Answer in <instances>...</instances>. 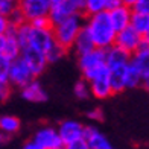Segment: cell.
Instances as JSON below:
<instances>
[{
    "label": "cell",
    "instance_id": "6da1fadb",
    "mask_svg": "<svg viewBox=\"0 0 149 149\" xmlns=\"http://www.w3.org/2000/svg\"><path fill=\"white\" fill-rule=\"evenodd\" d=\"M84 28L88 32V35L91 37L93 43L97 49L108 50L110 47L116 44L117 31L114 29V26L111 23L108 11L100 12V14H96V15L85 17Z\"/></svg>",
    "mask_w": 149,
    "mask_h": 149
},
{
    "label": "cell",
    "instance_id": "7a4b0ae2",
    "mask_svg": "<svg viewBox=\"0 0 149 149\" xmlns=\"http://www.w3.org/2000/svg\"><path fill=\"white\" fill-rule=\"evenodd\" d=\"M84 24H85L84 14L73 15L70 18L64 20L63 23L55 24L52 29H53V37H55L56 44L64 47L65 50L72 49L74 41H76V38H78V35L81 33V31L84 29Z\"/></svg>",
    "mask_w": 149,
    "mask_h": 149
},
{
    "label": "cell",
    "instance_id": "3957f363",
    "mask_svg": "<svg viewBox=\"0 0 149 149\" xmlns=\"http://www.w3.org/2000/svg\"><path fill=\"white\" fill-rule=\"evenodd\" d=\"M50 8V0H18V9L28 23L41 17H49Z\"/></svg>",
    "mask_w": 149,
    "mask_h": 149
},
{
    "label": "cell",
    "instance_id": "277c9868",
    "mask_svg": "<svg viewBox=\"0 0 149 149\" xmlns=\"http://www.w3.org/2000/svg\"><path fill=\"white\" fill-rule=\"evenodd\" d=\"M82 14V5L73 0H59V2L53 3L50 12H49V18L52 24L55 26L58 23H63L64 20L70 18L73 15Z\"/></svg>",
    "mask_w": 149,
    "mask_h": 149
},
{
    "label": "cell",
    "instance_id": "5b68a950",
    "mask_svg": "<svg viewBox=\"0 0 149 149\" xmlns=\"http://www.w3.org/2000/svg\"><path fill=\"white\" fill-rule=\"evenodd\" d=\"M35 79L33 73L28 67V64L24 63L22 58H17L11 63V69H9V84L11 87H17L22 90L23 87L31 84Z\"/></svg>",
    "mask_w": 149,
    "mask_h": 149
},
{
    "label": "cell",
    "instance_id": "8992f818",
    "mask_svg": "<svg viewBox=\"0 0 149 149\" xmlns=\"http://www.w3.org/2000/svg\"><path fill=\"white\" fill-rule=\"evenodd\" d=\"M35 143H38L43 149H61L64 148V143L61 140V135L58 132V128H53L50 125H44L38 128L32 139Z\"/></svg>",
    "mask_w": 149,
    "mask_h": 149
},
{
    "label": "cell",
    "instance_id": "52a82bcc",
    "mask_svg": "<svg viewBox=\"0 0 149 149\" xmlns=\"http://www.w3.org/2000/svg\"><path fill=\"white\" fill-rule=\"evenodd\" d=\"M131 64L140 73L141 87L149 91V44L146 41H143V44L134 55H131Z\"/></svg>",
    "mask_w": 149,
    "mask_h": 149
},
{
    "label": "cell",
    "instance_id": "ba28073f",
    "mask_svg": "<svg viewBox=\"0 0 149 149\" xmlns=\"http://www.w3.org/2000/svg\"><path fill=\"white\" fill-rule=\"evenodd\" d=\"M143 41H145L143 37H141L139 32H135L130 26V28H126L123 31L117 32L116 44H114V46L120 47L122 50L128 52L130 55H134V53L140 49V46L143 44Z\"/></svg>",
    "mask_w": 149,
    "mask_h": 149
},
{
    "label": "cell",
    "instance_id": "9c48e42d",
    "mask_svg": "<svg viewBox=\"0 0 149 149\" xmlns=\"http://www.w3.org/2000/svg\"><path fill=\"white\" fill-rule=\"evenodd\" d=\"M20 58L28 64V67L31 69V72L33 73L35 78H38L46 70V67L49 65V61H47V56L44 53L32 49V47H23Z\"/></svg>",
    "mask_w": 149,
    "mask_h": 149
},
{
    "label": "cell",
    "instance_id": "30bf717a",
    "mask_svg": "<svg viewBox=\"0 0 149 149\" xmlns=\"http://www.w3.org/2000/svg\"><path fill=\"white\" fill-rule=\"evenodd\" d=\"M85 128H87L85 125H82L81 122L73 120V119H67V120L61 122V123L58 125V132L61 135V140H63L64 146L72 143V141H74V140L84 139Z\"/></svg>",
    "mask_w": 149,
    "mask_h": 149
},
{
    "label": "cell",
    "instance_id": "8fae6325",
    "mask_svg": "<svg viewBox=\"0 0 149 149\" xmlns=\"http://www.w3.org/2000/svg\"><path fill=\"white\" fill-rule=\"evenodd\" d=\"M108 14H110V18H111V23L114 26V29L117 32H120V31H123V29L131 26L134 11H132V8H130V6H126V5H119L116 8L108 11Z\"/></svg>",
    "mask_w": 149,
    "mask_h": 149
},
{
    "label": "cell",
    "instance_id": "7c38bea8",
    "mask_svg": "<svg viewBox=\"0 0 149 149\" xmlns=\"http://www.w3.org/2000/svg\"><path fill=\"white\" fill-rule=\"evenodd\" d=\"M104 64H107L105 63V50L97 49V47L88 53H84V55L78 56V67L82 73L87 70L96 69V67H100Z\"/></svg>",
    "mask_w": 149,
    "mask_h": 149
},
{
    "label": "cell",
    "instance_id": "4fadbf2b",
    "mask_svg": "<svg viewBox=\"0 0 149 149\" xmlns=\"http://www.w3.org/2000/svg\"><path fill=\"white\" fill-rule=\"evenodd\" d=\"M105 63L108 69H119V67H125L131 63V55L125 50H122L120 47L113 46L108 50H105Z\"/></svg>",
    "mask_w": 149,
    "mask_h": 149
},
{
    "label": "cell",
    "instance_id": "5bb4252c",
    "mask_svg": "<svg viewBox=\"0 0 149 149\" xmlns=\"http://www.w3.org/2000/svg\"><path fill=\"white\" fill-rule=\"evenodd\" d=\"M20 94H22V97L24 100L33 102V104H40V102H46L47 100V91L44 90V87L37 79H33L31 84L23 87L20 90Z\"/></svg>",
    "mask_w": 149,
    "mask_h": 149
},
{
    "label": "cell",
    "instance_id": "9a60e30c",
    "mask_svg": "<svg viewBox=\"0 0 149 149\" xmlns=\"http://www.w3.org/2000/svg\"><path fill=\"white\" fill-rule=\"evenodd\" d=\"M84 139L87 140L90 149H114L110 143V140L107 139V135L102 134L94 126H87L85 128V135Z\"/></svg>",
    "mask_w": 149,
    "mask_h": 149
},
{
    "label": "cell",
    "instance_id": "2e32d148",
    "mask_svg": "<svg viewBox=\"0 0 149 149\" xmlns=\"http://www.w3.org/2000/svg\"><path fill=\"white\" fill-rule=\"evenodd\" d=\"M90 88H91V96H94L96 99H108L110 96H113V87H111V81H110V74L102 78H97L90 82Z\"/></svg>",
    "mask_w": 149,
    "mask_h": 149
},
{
    "label": "cell",
    "instance_id": "e0dca14e",
    "mask_svg": "<svg viewBox=\"0 0 149 149\" xmlns=\"http://www.w3.org/2000/svg\"><path fill=\"white\" fill-rule=\"evenodd\" d=\"M3 55L6 58H9L11 61H14L17 58H20L22 55V46H20L18 40L15 37L14 28H12L8 33L5 35V49H3Z\"/></svg>",
    "mask_w": 149,
    "mask_h": 149
},
{
    "label": "cell",
    "instance_id": "ac0fdd59",
    "mask_svg": "<svg viewBox=\"0 0 149 149\" xmlns=\"http://www.w3.org/2000/svg\"><path fill=\"white\" fill-rule=\"evenodd\" d=\"M72 49L74 50L76 56H81V55H84V53H88V52H91L93 49H96V46H94L93 40H91V37L88 35V32L85 31V28L81 31V33L78 35V38H76V41H74V44H73Z\"/></svg>",
    "mask_w": 149,
    "mask_h": 149
},
{
    "label": "cell",
    "instance_id": "d6986e66",
    "mask_svg": "<svg viewBox=\"0 0 149 149\" xmlns=\"http://www.w3.org/2000/svg\"><path fill=\"white\" fill-rule=\"evenodd\" d=\"M128 65L110 70V81H111V87H113L114 94L126 90V69H128Z\"/></svg>",
    "mask_w": 149,
    "mask_h": 149
},
{
    "label": "cell",
    "instance_id": "ffe728a7",
    "mask_svg": "<svg viewBox=\"0 0 149 149\" xmlns=\"http://www.w3.org/2000/svg\"><path fill=\"white\" fill-rule=\"evenodd\" d=\"M22 128V122L18 117L11 116V114H5V116H0V130L6 135V137H11L20 131Z\"/></svg>",
    "mask_w": 149,
    "mask_h": 149
},
{
    "label": "cell",
    "instance_id": "44dd1931",
    "mask_svg": "<svg viewBox=\"0 0 149 149\" xmlns=\"http://www.w3.org/2000/svg\"><path fill=\"white\" fill-rule=\"evenodd\" d=\"M108 11V3L107 0H84L82 3V14L84 17L96 15L100 12Z\"/></svg>",
    "mask_w": 149,
    "mask_h": 149
},
{
    "label": "cell",
    "instance_id": "7402d4cb",
    "mask_svg": "<svg viewBox=\"0 0 149 149\" xmlns=\"http://www.w3.org/2000/svg\"><path fill=\"white\" fill-rule=\"evenodd\" d=\"M131 28L139 32L141 37H145L149 32V15L148 14H139L134 12L132 14V20H131Z\"/></svg>",
    "mask_w": 149,
    "mask_h": 149
},
{
    "label": "cell",
    "instance_id": "603a6c76",
    "mask_svg": "<svg viewBox=\"0 0 149 149\" xmlns=\"http://www.w3.org/2000/svg\"><path fill=\"white\" fill-rule=\"evenodd\" d=\"M137 87H141V76L139 70L130 63L126 69V90H132L137 88Z\"/></svg>",
    "mask_w": 149,
    "mask_h": 149
},
{
    "label": "cell",
    "instance_id": "cb8c5ba5",
    "mask_svg": "<svg viewBox=\"0 0 149 149\" xmlns=\"http://www.w3.org/2000/svg\"><path fill=\"white\" fill-rule=\"evenodd\" d=\"M73 93H74V96H76L79 100L88 99V97H90V94H91L90 82H88V81H85L84 78H82V79H79L78 82L74 84V87H73Z\"/></svg>",
    "mask_w": 149,
    "mask_h": 149
},
{
    "label": "cell",
    "instance_id": "d4e9b609",
    "mask_svg": "<svg viewBox=\"0 0 149 149\" xmlns=\"http://www.w3.org/2000/svg\"><path fill=\"white\" fill-rule=\"evenodd\" d=\"M18 9V0H0V15L11 17Z\"/></svg>",
    "mask_w": 149,
    "mask_h": 149
},
{
    "label": "cell",
    "instance_id": "484cf974",
    "mask_svg": "<svg viewBox=\"0 0 149 149\" xmlns=\"http://www.w3.org/2000/svg\"><path fill=\"white\" fill-rule=\"evenodd\" d=\"M12 61L6 58L5 55H0V81L9 82V69H11Z\"/></svg>",
    "mask_w": 149,
    "mask_h": 149
},
{
    "label": "cell",
    "instance_id": "4316f807",
    "mask_svg": "<svg viewBox=\"0 0 149 149\" xmlns=\"http://www.w3.org/2000/svg\"><path fill=\"white\" fill-rule=\"evenodd\" d=\"M67 53V50L64 49V47H61L59 44H55L52 47V49L49 50V53H47V61H49V64L50 63H56V61H59L61 58H63L64 55Z\"/></svg>",
    "mask_w": 149,
    "mask_h": 149
},
{
    "label": "cell",
    "instance_id": "83f0119b",
    "mask_svg": "<svg viewBox=\"0 0 149 149\" xmlns=\"http://www.w3.org/2000/svg\"><path fill=\"white\" fill-rule=\"evenodd\" d=\"M31 24L33 26V28H38V29H52L53 28V24H52L49 17L37 18V20H33V22H31Z\"/></svg>",
    "mask_w": 149,
    "mask_h": 149
},
{
    "label": "cell",
    "instance_id": "f1b7e54d",
    "mask_svg": "<svg viewBox=\"0 0 149 149\" xmlns=\"http://www.w3.org/2000/svg\"><path fill=\"white\" fill-rule=\"evenodd\" d=\"M132 11L139 12V14H148L149 15V0H139L132 6Z\"/></svg>",
    "mask_w": 149,
    "mask_h": 149
},
{
    "label": "cell",
    "instance_id": "f546056e",
    "mask_svg": "<svg viewBox=\"0 0 149 149\" xmlns=\"http://www.w3.org/2000/svg\"><path fill=\"white\" fill-rule=\"evenodd\" d=\"M11 29H12V24L9 22V18L5 15H0V37H5Z\"/></svg>",
    "mask_w": 149,
    "mask_h": 149
},
{
    "label": "cell",
    "instance_id": "4dcf8cb0",
    "mask_svg": "<svg viewBox=\"0 0 149 149\" xmlns=\"http://www.w3.org/2000/svg\"><path fill=\"white\" fill-rule=\"evenodd\" d=\"M64 149H90V148H88V143H87L85 139H79V140H74L72 143L65 145Z\"/></svg>",
    "mask_w": 149,
    "mask_h": 149
},
{
    "label": "cell",
    "instance_id": "1f68e13d",
    "mask_svg": "<svg viewBox=\"0 0 149 149\" xmlns=\"http://www.w3.org/2000/svg\"><path fill=\"white\" fill-rule=\"evenodd\" d=\"M87 117L93 122H102L104 120V111L99 110V108H93V110H90L87 113Z\"/></svg>",
    "mask_w": 149,
    "mask_h": 149
},
{
    "label": "cell",
    "instance_id": "d6a6232c",
    "mask_svg": "<svg viewBox=\"0 0 149 149\" xmlns=\"http://www.w3.org/2000/svg\"><path fill=\"white\" fill-rule=\"evenodd\" d=\"M22 149H43V148L40 146L38 143H35L33 140H29V141H26V143L23 145Z\"/></svg>",
    "mask_w": 149,
    "mask_h": 149
},
{
    "label": "cell",
    "instance_id": "836d02e7",
    "mask_svg": "<svg viewBox=\"0 0 149 149\" xmlns=\"http://www.w3.org/2000/svg\"><path fill=\"white\" fill-rule=\"evenodd\" d=\"M137 2L139 0H122V5H126V6H130V8H132Z\"/></svg>",
    "mask_w": 149,
    "mask_h": 149
},
{
    "label": "cell",
    "instance_id": "e575fe53",
    "mask_svg": "<svg viewBox=\"0 0 149 149\" xmlns=\"http://www.w3.org/2000/svg\"><path fill=\"white\" fill-rule=\"evenodd\" d=\"M3 49H5V37H0V55H3Z\"/></svg>",
    "mask_w": 149,
    "mask_h": 149
},
{
    "label": "cell",
    "instance_id": "d590c367",
    "mask_svg": "<svg viewBox=\"0 0 149 149\" xmlns=\"http://www.w3.org/2000/svg\"><path fill=\"white\" fill-rule=\"evenodd\" d=\"M8 139H9V137H6V135L2 132V130H0V143H3V141H6Z\"/></svg>",
    "mask_w": 149,
    "mask_h": 149
},
{
    "label": "cell",
    "instance_id": "8d00e7d4",
    "mask_svg": "<svg viewBox=\"0 0 149 149\" xmlns=\"http://www.w3.org/2000/svg\"><path fill=\"white\" fill-rule=\"evenodd\" d=\"M143 40H145V41H146V43L149 44V32H148V33H146V35L143 37Z\"/></svg>",
    "mask_w": 149,
    "mask_h": 149
},
{
    "label": "cell",
    "instance_id": "74e56055",
    "mask_svg": "<svg viewBox=\"0 0 149 149\" xmlns=\"http://www.w3.org/2000/svg\"><path fill=\"white\" fill-rule=\"evenodd\" d=\"M73 2H78V3H81V5H82V3H84V0H73Z\"/></svg>",
    "mask_w": 149,
    "mask_h": 149
},
{
    "label": "cell",
    "instance_id": "f35d334b",
    "mask_svg": "<svg viewBox=\"0 0 149 149\" xmlns=\"http://www.w3.org/2000/svg\"><path fill=\"white\" fill-rule=\"evenodd\" d=\"M56 2H59V0H50V3L53 5V3H56Z\"/></svg>",
    "mask_w": 149,
    "mask_h": 149
},
{
    "label": "cell",
    "instance_id": "ab89813d",
    "mask_svg": "<svg viewBox=\"0 0 149 149\" xmlns=\"http://www.w3.org/2000/svg\"><path fill=\"white\" fill-rule=\"evenodd\" d=\"M61 149H64V148H61Z\"/></svg>",
    "mask_w": 149,
    "mask_h": 149
}]
</instances>
